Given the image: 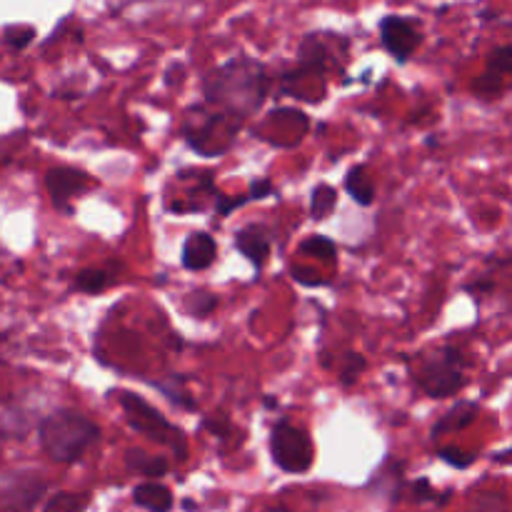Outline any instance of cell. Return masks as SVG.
<instances>
[{
    "instance_id": "27",
    "label": "cell",
    "mask_w": 512,
    "mask_h": 512,
    "mask_svg": "<svg viewBox=\"0 0 512 512\" xmlns=\"http://www.w3.org/2000/svg\"><path fill=\"white\" fill-rule=\"evenodd\" d=\"M273 193H275L273 183H270L268 178H263V180H255V183L250 185L248 198L250 200H263V198H268V195H273Z\"/></svg>"
},
{
    "instance_id": "8",
    "label": "cell",
    "mask_w": 512,
    "mask_h": 512,
    "mask_svg": "<svg viewBox=\"0 0 512 512\" xmlns=\"http://www.w3.org/2000/svg\"><path fill=\"white\" fill-rule=\"evenodd\" d=\"M380 40L398 63H408L420 45V23L405 15H385L380 20Z\"/></svg>"
},
{
    "instance_id": "11",
    "label": "cell",
    "mask_w": 512,
    "mask_h": 512,
    "mask_svg": "<svg viewBox=\"0 0 512 512\" xmlns=\"http://www.w3.org/2000/svg\"><path fill=\"white\" fill-rule=\"evenodd\" d=\"M88 183V175L80 173V170L75 168H53L45 175V188H48L55 208H60L63 213H70L68 200L75 198L78 193H83V190L88 188Z\"/></svg>"
},
{
    "instance_id": "16",
    "label": "cell",
    "mask_w": 512,
    "mask_h": 512,
    "mask_svg": "<svg viewBox=\"0 0 512 512\" xmlns=\"http://www.w3.org/2000/svg\"><path fill=\"white\" fill-rule=\"evenodd\" d=\"M345 190H348V195L358 205H373L375 183L368 175L365 165H355V168L348 170V175H345Z\"/></svg>"
},
{
    "instance_id": "22",
    "label": "cell",
    "mask_w": 512,
    "mask_h": 512,
    "mask_svg": "<svg viewBox=\"0 0 512 512\" xmlns=\"http://www.w3.org/2000/svg\"><path fill=\"white\" fill-rule=\"evenodd\" d=\"M215 305H218V298L210 293H193L185 300V310H188L193 318H205V315L213 313Z\"/></svg>"
},
{
    "instance_id": "13",
    "label": "cell",
    "mask_w": 512,
    "mask_h": 512,
    "mask_svg": "<svg viewBox=\"0 0 512 512\" xmlns=\"http://www.w3.org/2000/svg\"><path fill=\"white\" fill-rule=\"evenodd\" d=\"M235 248L243 255L245 260L255 265V268H263L265 260L270 255V238L263 228L258 225H248V228L238 230L235 233Z\"/></svg>"
},
{
    "instance_id": "19",
    "label": "cell",
    "mask_w": 512,
    "mask_h": 512,
    "mask_svg": "<svg viewBox=\"0 0 512 512\" xmlns=\"http://www.w3.org/2000/svg\"><path fill=\"white\" fill-rule=\"evenodd\" d=\"M108 285H110V275L105 273V270L88 268V270H80V273L75 275V288H78L80 293H88V295L103 293Z\"/></svg>"
},
{
    "instance_id": "5",
    "label": "cell",
    "mask_w": 512,
    "mask_h": 512,
    "mask_svg": "<svg viewBox=\"0 0 512 512\" xmlns=\"http://www.w3.org/2000/svg\"><path fill=\"white\" fill-rule=\"evenodd\" d=\"M238 128V123L223 118L215 110L198 108L190 110L180 133H183L185 143L198 150L200 155H220L233 145Z\"/></svg>"
},
{
    "instance_id": "2",
    "label": "cell",
    "mask_w": 512,
    "mask_h": 512,
    "mask_svg": "<svg viewBox=\"0 0 512 512\" xmlns=\"http://www.w3.org/2000/svg\"><path fill=\"white\" fill-rule=\"evenodd\" d=\"M40 448L55 463H75L100 438V428L75 410H55L38 428Z\"/></svg>"
},
{
    "instance_id": "12",
    "label": "cell",
    "mask_w": 512,
    "mask_h": 512,
    "mask_svg": "<svg viewBox=\"0 0 512 512\" xmlns=\"http://www.w3.org/2000/svg\"><path fill=\"white\" fill-rule=\"evenodd\" d=\"M218 258V243L210 233H193L183 243V268L185 270H205Z\"/></svg>"
},
{
    "instance_id": "23",
    "label": "cell",
    "mask_w": 512,
    "mask_h": 512,
    "mask_svg": "<svg viewBox=\"0 0 512 512\" xmlns=\"http://www.w3.org/2000/svg\"><path fill=\"white\" fill-rule=\"evenodd\" d=\"M365 370V358L360 353H348L343 360V368H340V383L353 385L358 380V375Z\"/></svg>"
},
{
    "instance_id": "10",
    "label": "cell",
    "mask_w": 512,
    "mask_h": 512,
    "mask_svg": "<svg viewBox=\"0 0 512 512\" xmlns=\"http://www.w3.org/2000/svg\"><path fill=\"white\" fill-rule=\"evenodd\" d=\"M328 65H330V50H328V45H325L323 35L310 33V35H305L303 43H300L298 68H295L293 73L285 75V80H288V83H293V80L305 78V75H318L320 78V75L328 70Z\"/></svg>"
},
{
    "instance_id": "17",
    "label": "cell",
    "mask_w": 512,
    "mask_h": 512,
    "mask_svg": "<svg viewBox=\"0 0 512 512\" xmlns=\"http://www.w3.org/2000/svg\"><path fill=\"white\" fill-rule=\"evenodd\" d=\"M125 463H128V468L145 475V478H163V475L168 473L165 458H155V455L143 453V450H128V453H125Z\"/></svg>"
},
{
    "instance_id": "9",
    "label": "cell",
    "mask_w": 512,
    "mask_h": 512,
    "mask_svg": "<svg viewBox=\"0 0 512 512\" xmlns=\"http://www.w3.org/2000/svg\"><path fill=\"white\" fill-rule=\"evenodd\" d=\"M512 78V45H500L490 53L488 68L475 80V93L483 95L485 100L503 93L505 80Z\"/></svg>"
},
{
    "instance_id": "1",
    "label": "cell",
    "mask_w": 512,
    "mask_h": 512,
    "mask_svg": "<svg viewBox=\"0 0 512 512\" xmlns=\"http://www.w3.org/2000/svg\"><path fill=\"white\" fill-rule=\"evenodd\" d=\"M268 90V70L248 55L225 60L203 78L205 105L238 125L258 113Z\"/></svg>"
},
{
    "instance_id": "3",
    "label": "cell",
    "mask_w": 512,
    "mask_h": 512,
    "mask_svg": "<svg viewBox=\"0 0 512 512\" xmlns=\"http://www.w3.org/2000/svg\"><path fill=\"white\" fill-rule=\"evenodd\" d=\"M118 403L123 408L125 418H128V425L135 430V433L145 435L148 440L160 445H168L178 460L188 458V440H185L183 430L178 425L170 423L158 408L148 403L140 395L130 393V390H118Z\"/></svg>"
},
{
    "instance_id": "24",
    "label": "cell",
    "mask_w": 512,
    "mask_h": 512,
    "mask_svg": "<svg viewBox=\"0 0 512 512\" xmlns=\"http://www.w3.org/2000/svg\"><path fill=\"white\" fill-rule=\"evenodd\" d=\"M35 38V30L28 28V25H13V28L5 30V43L13 45V48H25L30 40Z\"/></svg>"
},
{
    "instance_id": "6",
    "label": "cell",
    "mask_w": 512,
    "mask_h": 512,
    "mask_svg": "<svg viewBox=\"0 0 512 512\" xmlns=\"http://www.w3.org/2000/svg\"><path fill=\"white\" fill-rule=\"evenodd\" d=\"M270 453L275 465L285 473H308L313 465V440L303 428L290 423H278L270 435Z\"/></svg>"
},
{
    "instance_id": "4",
    "label": "cell",
    "mask_w": 512,
    "mask_h": 512,
    "mask_svg": "<svg viewBox=\"0 0 512 512\" xmlns=\"http://www.w3.org/2000/svg\"><path fill=\"white\" fill-rule=\"evenodd\" d=\"M415 383L428 398H450L465 388V360L455 345H440L423 355L415 370Z\"/></svg>"
},
{
    "instance_id": "14",
    "label": "cell",
    "mask_w": 512,
    "mask_h": 512,
    "mask_svg": "<svg viewBox=\"0 0 512 512\" xmlns=\"http://www.w3.org/2000/svg\"><path fill=\"white\" fill-rule=\"evenodd\" d=\"M478 410H480L478 403H470V400L458 403L455 408H450L448 413L438 420V423L433 425V438L438 440V438H443V435L465 430L470 423H475V418H478Z\"/></svg>"
},
{
    "instance_id": "7",
    "label": "cell",
    "mask_w": 512,
    "mask_h": 512,
    "mask_svg": "<svg viewBox=\"0 0 512 512\" xmlns=\"http://www.w3.org/2000/svg\"><path fill=\"white\" fill-rule=\"evenodd\" d=\"M45 483L38 473L33 470H18V473L5 475L3 483H0V503L5 510L23 512L30 510L40 498H43Z\"/></svg>"
},
{
    "instance_id": "20",
    "label": "cell",
    "mask_w": 512,
    "mask_h": 512,
    "mask_svg": "<svg viewBox=\"0 0 512 512\" xmlns=\"http://www.w3.org/2000/svg\"><path fill=\"white\" fill-rule=\"evenodd\" d=\"M300 253L310 255V258L328 260L330 263V260H335V255H338V245H335L330 238H325V235H313V238L303 240Z\"/></svg>"
},
{
    "instance_id": "15",
    "label": "cell",
    "mask_w": 512,
    "mask_h": 512,
    "mask_svg": "<svg viewBox=\"0 0 512 512\" xmlns=\"http://www.w3.org/2000/svg\"><path fill=\"white\" fill-rule=\"evenodd\" d=\"M135 505L145 508L148 512H168L173 508V495L165 485L160 483H143L133 490Z\"/></svg>"
},
{
    "instance_id": "18",
    "label": "cell",
    "mask_w": 512,
    "mask_h": 512,
    "mask_svg": "<svg viewBox=\"0 0 512 512\" xmlns=\"http://www.w3.org/2000/svg\"><path fill=\"white\" fill-rule=\"evenodd\" d=\"M338 205V193L330 185H318L313 190V200H310V215L315 220H325Z\"/></svg>"
},
{
    "instance_id": "28",
    "label": "cell",
    "mask_w": 512,
    "mask_h": 512,
    "mask_svg": "<svg viewBox=\"0 0 512 512\" xmlns=\"http://www.w3.org/2000/svg\"><path fill=\"white\" fill-rule=\"evenodd\" d=\"M293 278L303 285H323L325 283V280L315 278L313 270H305V268H293Z\"/></svg>"
},
{
    "instance_id": "25",
    "label": "cell",
    "mask_w": 512,
    "mask_h": 512,
    "mask_svg": "<svg viewBox=\"0 0 512 512\" xmlns=\"http://www.w3.org/2000/svg\"><path fill=\"white\" fill-rule=\"evenodd\" d=\"M438 458L443 460V463L455 465V468H468V465L475 463L473 453H463V450H458V448H443L438 453Z\"/></svg>"
},
{
    "instance_id": "26",
    "label": "cell",
    "mask_w": 512,
    "mask_h": 512,
    "mask_svg": "<svg viewBox=\"0 0 512 512\" xmlns=\"http://www.w3.org/2000/svg\"><path fill=\"white\" fill-rule=\"evenodd\" d=\"M248 195H240V198H223V195H215V208H218L220 218H228L230 213H233L235 208H240V205L248 203Z\"/></svg>"
},
{
    "instance_id": "21",
    "label": "cell",
    "mask_w": 512,
    "mask_h": 512,
    "mask_svg": "<svg viewBox=\"0 0 512 512\" xmlns=\"http://www.w3.org/2000/svg\"><path fill=\"white\" fill-rule=\"evenodd\" d=\"M85 505H88V498H85V495L60 493V495H55V498L48 500L45 512H83Z\"/></svg>"
}]
</instances>
